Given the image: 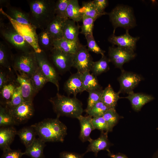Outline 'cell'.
Returning <instances> with one entry per match:
<instances>
[{"instance_id":"obj_26","label":"cell","mask_w":158,"mask_h":158,"mask_svg":"<svg viewBox=\"0 0 158 158\" xmlns=\"http://www.w3.org/2000/svg\"><path fill=\"white\" fill-rule=\"evenodd\" d=\"M37 43L40 49L46 53L50 51L54 48V40L47 28L41 30L37 35Z\"/></svg>"},{"instance_id":"obj_22","label":"cell","mask_w":158,"mask_h":158,"mask_svg":"<svg viewBox=\"0 0 158 158\" xmlns=\"http://www.w3.org/2000/svg\"><path fill=\"white\" fill-rule=\"evenodd\" d=\"M13 126L1 127L0 129V148L4 151L10 148V145L17 135Z\"/></svg>"},{"instance_id":"obj_20","label":"cell","mask_w":158,"mask_h":158,"mask_svg":"<svg viewBox=\"0 0 158 158\" xmlns=\"http://www.w3.org/2000/svg\"><path fill=\"white\" fill-rule=\"evenodd\" d=\"M74 21L68 18L64 22L62 28L63 38L74 42H79L78 35L80 26Z\"/></svg>"},{"instance_id":"obj_35","label":"cell","mask_w":158,"mask_h":158,"mask_svg":"<svg viewBox=\"0 0 158 158\" xmlns=\"http://www.w3.org/2000/svg\"><path fill=\"white\" fill-rule=\"evenodd\" d=\"M30 78L37 92L48 82L39 67L32 74Z\"/></svg>"},{"instance_id":"obj_37","label":"cell","mask_w":158,"mask_h":158,"mask_svg":"<svg viewBox=\"0 0 158 158\" xmlns=\"http://www.w3.org/2000/svg\"><path fill=\"white\" fill-rule=\"evenodd\" d=\"M82 25L80 26L81 30L80 33L85 36L88 35H93L94 23L95 20L84 15H82Z\"/></svg>"},{"instance_id":"obj_44","label":"cell","mask_w":158,"mask_h":158,"mask_svg":"<svg viewBox=\"0 0 158 158\" xmlns=\"http://www.w3.org/2000/svg\"><path fill=\"white\" fill-rule=\"evenodd\" d=\"M92 122L95 129L102 131H111L107 122L103 116L92 117Z\"/></svg>"},{"instance_id":"obj_47","label":"cell","mask_w":158,"mask_h":158,"mask_svg":"<svg viewBox=\"0 0 158 158\" xmlns=\"http://www.w3.org/2000/svg\"><path fill=\"white\" fill-rule=\"evenodd\" d=\"M84 154H80L76 152L63 151L59 154L60 158H84Z\"/></svg>"},{"instance_id":"obj_24","label":"cell","mask_w":158,"mask_h":158,"mask_svg":"<svg viewBox=\"0 0 158 158\" xmlns=\"http://www.w3.org/2000/svg\"><path fill=\"white\" fill-rule=\"evenodd\" d=\"M45 142L39 138H36L32 143L26 148L23 152L26 155L31 158H43V150L46 146Z\"/></svg>"},{"instance_id":"obj_39","label":"cell","mask_w":158,"mask_h":158,"mask_svg":"<svg viewBox=\"0 0 158 158\" xmlns=\"http://www.w3.org/2000/svg\"><path fill=\"white\" fill-rule=\"evenodd\" d=\"M103 90L102 89H98L87 91L89 93V97L87 107L85 111L89 110L95 104L101 101Z\"/></svg>"},{"instance_id":"obj_12","label":"cell","mask_w":158,"mask_h":158,"mask_svg":"<svg viewBox=\"0 0 158 158\" xmlns=\"http://www.w3.org/2000/svg\"><path fill=\"white\" fill-rule=\"evenodd\" d=\"M7 107L17 124L29 119L33 115L34 111L32 102H31L24 101L16 107Z\"/></svg>"},{"instance_id":"obj_48","label":"cell","mask_w":158,"mask_h":158,"mask_svg":"<svg viewBox=\"0 0 158 158\" xmlns=\"http://www.w3.org/2000/svg\"><path fill=\"white\" fill-rule=\"evenodd\" d=\"M8 81L5 73L0 70V88L1 89L6 84Z\"/></svg>"},{"instance_id":"obj_25","label":"cell","mask_w":158,"mask_h":158,"mask_svg":"<svg viewBox=\"0 0 158 158\" xmlns=\"http://www.w3.org/2000/svg\"><path fill=\"white\" fill-rule=\"evenodd\" d=\"M118 91L115 92L110 84L103 90L101 101L109 109H114L117 101L120 98Z\"/></svg>"},{"instance_id":"obj_49","label":"cell","mask_w":158,"mask_h":158,"mask_svg":"<svg viewBox=\"0 0 158 158\" xmlns=\"http://www.w3.org/2000/svg\"><path fill=\"white\" fill-rule=\"evenodd\" d=\"M108 155L111 158H128L123 154L120 153L115 154L111 153L110 152H108Z\"/></svg>"},{"instance_id":"obj_5","label":"cell","mask_w":158,"mask_h":158,"mask_svg":"<svg viewBox=\"0 0 158 158\" xmlns=\"http://www.w3.org/2000/svg\"><path fill=\"white\" fill-rule=\"evenodd\" d=\"M109 20L114 28L113 33L118 27L128 30L136 25L135 20L131 8L125 6H118L114 8L108 14Z\"/></svg>"},{"instance_id":"obj_18","label":"cell","mask_w":158,"mask_h":158,"mask_svg":"<svg viewBox=\"0 0 158 158\" xmlns=\"http://www.w3.org/2000/svg\"><path fill=\"white\" fill-rule=\"evenodd\" d=\"M5 15L18 23L35 28L31 23L29 13L20 8L12 6L10 5L7 8Z\"/></svg>"},{"instance_id":"obj_6","label":"cell","mask_w":158,"mask_h":158,"mask_svg":"<svg viewBox=\"0 0 158 158\" xmlns=\"http://www.w3.org/2000/svg\"><path fill=\"white\" fill-rule=\"evenodd\" d=\"M12 66L19 74L30 78L39 68L35 52H20L13 55Z\"/></svg>"},{"instance_id":"obj_16","label":"cell","mask_w":158,"mask_h":158,"mask_svg":"<svg viewBox=\"0 0 158 158\" xmlns=\"http://www.w3.org/2000/svg\"><path fill=\"white\" fill-rule=\"evenodd\" d=\"M64 88L68 95L72 94L75 97L78 93L84 91L82 73L77 72L71 75L65 82Z\"/></svg>"},{"instance_id":"obj_32","label":"cell","mask_w":158,"mask_h":158,"mask_svg":"<svg viewBox=\"0 0 158 158\" xmlns=\"http://www.w3.org/2000/svg\"><path fill=\"white\" fill-rule=\"evenodd\" d=\"M82 79L84 91L102 89L96 76L87 71L82 73Z\"/></svg>"},{"instance_id":"obj_3","label":"cell","mask_w":158,"mask_h":158,"mask_svg":"<svg viewBox=\"0 0 158 158\" xmlns=\"http://www.w3.org/2000/svg\"><path fill=\"white\" fill-rule=\"evenodd\" d=\"M49 101L57 116L59 117L62 116L77 118L83 112L81 102L75 97H71L57 93Z\"/></svg>"},{"instance_id":"obj_11","label":"cell","mask_w":158,"mask_h":158,"mask_svg":"<svg viewBox=\"0 0 158 158\" xmlns=\"http://www.w3.org/2000/svg\"><path fill=\"white\" fill-rule=\"evenodd\" d=\"M118 78L120 89L119 92L129 93L133 91L134 89L142 80V78L139 75L133 72L126 71L123 69Z\"/></svg>"},{"instance_id":"obj_17","label":"cell","mask_w":158,"mask_h":158,"mask_svg":"<svg viewBox=\"0 0 158 158\" xmlns=\"http://www.w3.org/2000/svg\"><path fill=\"white\" fill-rule=\"evenodd\" d=\"M108 132L102 131L98 138L95 140L92 139L89 142L90 144L84 154L92 152L94 153L95 156L97 157L98 152L101 150H106L108 152H110L109 148L111 144L108 138Z\"/></svg>"},{"instance_id":"obj_33","label":"cell","mask_w":158,"mask_h":158,"mask_svg":"<svg viewBox=\"0 0 158 158\" xmlns=\"http://www.w3.org/2000/svg\"><path fill=\"white\" fill-rule=\"evenodd\" d=\"M110 62L108 58L105 55L102 56L99 60L93 62L90 71L95 76L106 72L109 69V63Z\"/></svg>"},{"instance_id":"obj_23","label":"cell","mask_w":158,"mask_h":158,"mask_svg":"<svg viewBox=\"0 0 158 158\" xmlns=\"http://www.w3.org/2000/svg\"><path fill=\"white\" fill-rule=\"evenodd\" d=\"M81 44L80 42L70 41L63 38L54 40V48L72 55L77 51Z\"/></svg>"},{"instance_id":"obj_40","label":"cell","mask_w":158,"mask_h":158,"mask_svg":"<svg viewBox=\"0 0 158 158\" xmlns=\"http://www.w3.org/2000/svg\"><path fill=\"white\" fill-rule=\"evenodd\" d=\"M69 0H58L55 2L54 11L56 16L64 19L66 16V11Z\"/></svg>"},{"instance_id":"obj_41","label":"cell","mask_w":158,"mask_h":158,"mask_svg":"<svg viewBox=\"0 0 158 158\" xmlns=\"http://www.w3.org/2000/svg\"><path fill=\"white\" fill-rule=\"evenodd\" d=\"M87 41V49L89 51L93 52L102 56L104 55L105 51L102 49L96 42L93 35H88L85 36Z\"/></svg>"},{"instance_id":"obj_29","label":"cell","mask_w":158,"mask_h":158,"mask_svg":"<svg viewBox=\"0 0 158 158\" xmlns=\"http://www.w3.org/2000/svg\"><path fill=\"white\" fill-rule=\"evenodd\" d=\"M17 135L26 148L32 143L37 135L35 130L31 126L24 127L17 131Z\"/></svg>"},{"instance_id":"obj_38","label":"cell","mask_w":158,"mask_h":158,"mask_svg":"<svg viewBox=\"0 0 158 158\" xmlns=\"http://www.w3.org/2000/svg\"><path fill=\"white\" fill-rule=\"evenodd\" d=\"M103 116L110 129L112 131L113 128L117 123L120 116L114 109H110L108 110L104 114Z\"/></svg>"},{"instance_id":"obj_15","label":"cell","mask_w":158,"mask_h":158,"mask_svg":"<svg viewBox=\"0 0 158 158\" xmlns=\"http://www.w3.org/2000/svg\"><path fill=\"white\" fill-rule=\"evenodd\" d=\"M139 38V37H133L130 36L128 30H126L125 34L120 36H116L113 33L109 37L108 40L113 46L116 45L118 47L134 51L136 42Z\"/></svg>"},{"instance_id":"obj_14","label":"cell","mask_w":158,"mask_h":158,"mask_svg":"<svg viewBox=\"0 0 158 158\" xmlns=\"http://www.w3.org/2000/svg\"><path fill=\"white\" fill-rule=\"evenodd\" d=\"M11 20L13 21L12 19ZM16 22L18 25L16 23L15 25L13 24V25L18 32L32 46L35 52L39 53L41 52L42 51L40 49L38 44L37 35L36 34L35 31L36 28L28 25L22 24H21L22 26V27L20 23Z\"/></svg>"},{"instance_id":"obj_45","label":"cell","mask_w":158,"mask_h":158,"mask_svg":"<svg viewBox=\"0 0 158 158\" xmlns=\"http://www.w3.org/2000/svg\"><path fill=\"white\" fill-rule=\"evenodd\" d=\"M3 152L1 158H21L24 155L20 150H12L10 148Z\"/></svg>"},{"instance_id":"obj_30","label":"cell","mask_w":158,"mask_h":158,"mask_svg":"<svg viewBox=\"0 0 158 158\" xmlns=\"http://www.w3.org/2000/svg\"><path fill=\"white\" fill-rule=\"evenodd\" d=\"M79 12L82 15H84L92 18L95 20L102 16L105 15L98 11L92 1L83 2Z\"/></svg>"},{"instance_id":"obj_27","label":"cell","mask_w":158,"mask_h":158,"mask_svg":"<svg viewBox=\"0 0 158 158\" xmlns=\"http://www.w3.org/2000/svg\"><path fill=\"white\" fill-rule=\"evenodd\" d=\"M66 19L56 16L46 28L54 40L63 38V26Z\"/></svg>"},{"instance_id":"obj_36","label":"cell","mask_w":158,"mask_h":158,"mask_svg":"<svg viewBox=\"0 0 158 158\" xmlns=\"http://www.w3.org/2000/svg\"><path fill=\"white\" fill-rule=\"evenodd\" d=\"M109 109L101 101L95 104L90 109L85 111L88 115L92 117L103 116Z\"/></svg>"},{"instance_id":"obj_8","label":"cell","mask_w":158,"mask_h":158,"mask_svg":"<svg viewBox=\"0 0 158 158\" xmlns=\"http://www.w3.org/2000/svg\"><path fill=\"white\" fill-rule=\"evenodd\" d=\"M38 66L45 75L48 82L54 84L59 90V78L54 67L49 60L46 53L43 51L40 53L35 52Z\"/></svg>"},{"instance_id":"obj_19","label":"cell","mask_w":158,"mask_h":158,"mask_svg":"<svg viewBox=\"0 0 158 158\" xmlns=\"http://www.w3.org/2000/svg\"><path fill=\"white\" fill-rule=\"evenodd\" d=\"M92 118L89 115L83 116L82 115L77 118L79 122L80 127L79 138L83 142H89L92 139L90 134L91 132L95 129L92 122Z\"/></svg>"},{"instance_id":"obj_31","label":"cell","mask_w":158,"mask_h":158,"mask_svg":"<svg viewBox=\"0 0 158 158\" xmlns=\"http://www.w3.org/2000/svg\"><path fill=\"white\" fill-rule=\"evenodd\" d=\"M80 7L78 0H69L66 11V16L75 22L82 20V15L80 13Z\"/></svg>"},{"instance_id":"obj_43","label":"cell","mask_w":158,"mask_h":158,"mask_svg":"<svg viewBox=\"0 0 158 158\" xmlns=\"http://www.w3.org/2000/svg\"><path fill=\"white\" fill-rule=\"evenodd\" d=\"M24 101L21 92L20 86L16 87L10 102L6 105L8 108L16 107Z\"/></svg>"},{"instance_id":"obj_34","label":"cell","mask_w":158,"mask_h":158,"mask_svg":"<svg viewBox=\"0 0 158 158\" xmlns=\"http://www.w3.org/2000/svg\"><path fill=\"white\" fill-rule=\"evenodd\" d=\"M17 124L6 107L0 106V126L6 127Z\"/></svg>"},{"instance_id":"obj_2","label":"cell","mask_w":158,"mask_h":158,"mask_svg":"<svg viewBox=\"0 0 158 158\" xmlns=\"http://www.w3.org/2000/svg\"><path fill=\"white\" fill-rule=\"evenodd\" d=\"M59 117L47 118L31 126L35 130L37 135L45 142H63L67 135V127L60 121Z\"/></svg>"},{"instance_id":"obj_46","label":"cell","mask_w":158,"mask_h":158,"mask_svg":"<svg viewBox=\"0 0 158 158\" xmlns=\"http://www.w3.org/2000/svg\"><path fill=\"white\" fill-rule=\"evenodd\" d=\"M92 1L98 11L105 15L108 13L104 11L105 8L107 6L108 1L107 0H94Z\"/></svg>"},{"instance_id":"obj_7","label":"cell","mask_w":158,"mask_h":158,"mask_svg":"<svg viewBox=\"0 0 158 158\" xmlns=\"http://www.w3.org/2000/svg\"><path fill=\"white\" fill-rule=\"evenodd\" d=\"M108 54L110 62L121 70H123V64L133 59L136 56L133 50L114 46L109 47Z\"/></svg>"},{"instance_id":"obj_50","label":"cell","mask_w":158,"mask_h":158,"mask_svg":"<svg viewBox=\"0 0 158 158\" xmlns=\"http://www.w3.org/2000/svg\"><path fill=\"white\" fill-rule=\"evenodd\" d=\"M0 4L1 6H5L6 8L10 6V1L8 0H0Z\"/></svg>"},{"instance_id":"obj_51","label":"cell","mask_w":158,"mask_h":158,"mask_svg":"<svg viewBox=\"0 0 158 158\" xmlns=\"http://www.w3.org/2000/svg\"><path fill=\"white\" fill-rule=\"evenodd\" d=\"M158 158V156H157V158Z\"/></svg>"},{"instance_id":"obj_10","label":"cell","mask_w":158,"mask_h":158,"mask_svg":"<svg viewBox=\"0 0 158 158\" xmlns=\"http://www.w3.org/2000/svg\"><path fill=\"white\" fill-rule=\"evenodd\" d=\"M54 65L61 72L69 71L73 66V55L54 48L50 52Z\"/></svg>"},{"instance_id":"obj_13","label":"cell","mask_w":158,"mask_h":158,"mask_svg":"<svg viewBox=\"0 0 158 158\" xmlns=\"http://www.w3.org/2000/svg\"><path fill=\"white\" fill-rule=\"evenodd\" d=\"M17 82L20 85L23 99L26 102H32L35 95L37 92L30 78L23 74L17 73Z\"/></svg>"},{"instance_id":"obj_28","label":"cell","mask_w":158,"mask_h":158,"mask_svg":"<svg viewBox=\"0 0 158 158\" xmlns=\"http://www.w3.org/2000/svg\"><path fill=\"white\" fill-rule=\"evenodd\" d=\"M10 46L4 41L0 42V65L11 70L13 55L11 54Z\"/></svg>"},{"instance_id":"obj_1","label":"cell","mask_w":158,"mask_h":158,"mask_svg":"<svg viewBox=\"0 0 158 158\" xmlns=\"http://www.w3.org/2000/svg\"><path fill=\"white\" fill-rule=\"evenodd\" d=\"M31 23L35 28L46 29L55 17V1L53 0L27 1Z\"/></svg>"},{"instance_id":"obj_42","label":"cell","mask_w":158,"mask_h":158,"mask_svg":"<svg viewBox=\"0 0 158 158\" xmlns=\"http://www.w3.org/2000/svg\"><path fill=\"white\" fill-rule=\"evenodd\" d=\"M16 87L13 85L9 84L5 85L2 88L1 94L5 100L4 104L6 105L10 102Z\"/></svg>"},{"instance_id":"obj_9","label":"cell","mask_w":158,"mask_h":158,"mask_svg":"<svg viewBox=\"0 0 158 158\" xmlns=\"http://www.w3.org/2000/svg\"><path fill=\"white\" fill-rule=\"evenodd\" d=\"M86 46L81 44L76 53L73 55V66L77 72L83 73L90 71L93 62Z\"/></svg>"},{"instance_id":"obj_21","label":"cell","mask_w":158,"mask_h":158,"mask_svg":"<svg viewBox=\"0 0 158 158\" xmlns=\"http://www.w3.org/2000/svg\"><path fill=\"white\" fill-rule=\"evenodd\" d=\"M125 98L130 101L132 107L134 110L140 111L145 104L154 99L151 95L142 93H135L133 91L129 93Z\"/></svg>"},{"instance_id":"obj_4","label":"cell","mask_w":158,"mask_h":158,"mask_svg":"<svg viewBox=\"0 0 158 158\" xmlns=\"http://www.w3.org/2000/svg\"><path fill=\"white\" fill-rule=\"evenodd\" d=\"M0 33L4 42L18 52H35L32 46L18 32L11 22L5 24L0 21Z\"/></svg>"}]
</instances>
